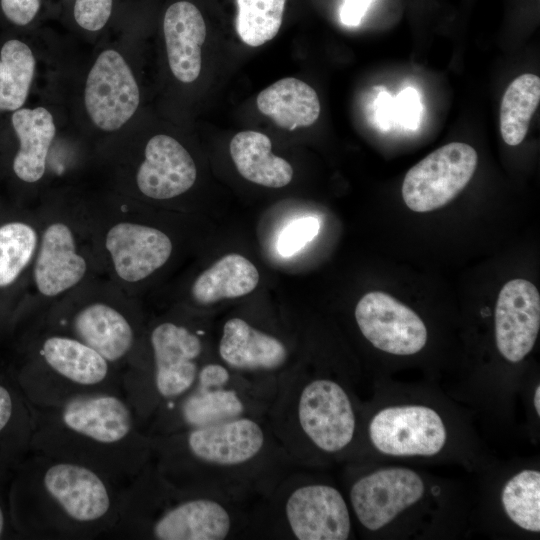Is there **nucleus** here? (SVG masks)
I'll return each instance as SVG.
<instances>
[{
	"mask_svg": "<svg viewBox=\"0 0 540 540\" xmlns=\"http://www.w3.org/2000/svg\"><path fill=\"white\" fill-rule=\"evenodd\" d=\"M540 102V78L531 73L516 77L504 92L500 107V132L504 142L519 145L528 132Z\"/></svg>",
	"mask_w": 540,
	"mask_h": 540,
	"instance_id": "nucleus-26",
	"label": "nucleus"
},
{
	"mask_svg": "<svg viewBox=\"0 0 540 540\" xmlns=\"http://www.w3.org/2000/svg\"><path fill=\"white\" fill-rule=\"evenodd\" d=\"M5 527H6L5 511H4L3 507H2V505L0 504V538L4 534Z\"/></svg>",
	"mask_w": 540,
	"mask_h": 540,
	"instance_id": "nucleus-39",
	"label": "nucleus"
},
{
	"mask_svg": "<svg viewBox=\"0 0 540 540\" xmlns=\"http://www.w3.org/2000/svg\"><path fill=\"white\" fill-rule=\"evenodd\" d=\"M151 462L170 484L240 502L270 496L293 462L264 416L151 437Z\"/></svg>",
	"mask_w": 540,
	"mask_h": 540,
	"instance_id": "nucleus-1",
	"label": "nucleus"
},
{
	"mask_svg": "<svg viewBox=\"0 0 540 540\" xmlns=\"http://www.w3.org/2000/svg\"><path fill=\"white\" fill-rule=\"evenodd\" d=\"M196 177V165L188 151L176 139L158 134L145 147L136 183L145 196L164 200L188 191Z\"/></svg>",
	"mask_w": 540,
	"mask_h": 540,
	"instance_id": "nucleus-19",
	"label": "nucleus"
},
{
	"mask_svg": "<svg viewBox=\"0 0 540 540\" xmlns=\"http://www.w3.org/2000/svg\"><path fill=\"white\" fill-rule=\"evenodd\" d=\"M533 406L537 416L540 415V385H537L533 394Z\"/></svg>",
	"mask_w": 540,
	"mask_h": 540,
	"instance_id": "nucleus-38",
	"label": "nucleus"
},
{
	"mask_svg": "<svg viewBox=\"0 0 540 540\" xmlns=\"http://www.w3.org/2000/svg\"><path fill=\"white\" fill-rule=\"evenodd\" d=\"M11 120L19 139L13 171L24 182H37L45 173L48 152L56 133L53 116L44 107L20 108Z\"/></svg>",
	"mask_w": 540,
	"mask_h": 540,
	"instance_id": "nucleus-22",
	"label": "nucleus"
},
{
	"mask_svg": "<svg viewBox=\"0 0 540 540\" xmlns=\"http://www.w3.org/2000/svg\"><path fill=\"white\" fill-rule=\"evenodd\" d=\"M33 411L32 452L85 466L120 490L151 461V437L123 395H87Z\"/></svg>",
	"mask_w": 540,
	"mask_h": 540,
	"instance_id": "nucleus-2",
	"label": "nucleus"
},
{
	"mask_svg": "<svg viewBox=\"0 0 540 540\" xmlns=\"http://www.w3.org/2000/svg\"><path fill=\"white\" fill-rule=\"evenodd\" d=\"M148 341L151 364L138 413L145 430L159 408L177 400L192 387L202 366L203 353L200 336L173 321L156 324Z\"/></svg>",
	"mask_w": 540,
	"mask_h": 540,
	"instance_id": "nucleus-8",
	"label": "nucleus"
},
{
	"mask_svg": "<svg viewBox=\"0 0 540 540\" xmlns=\"http://www.w3.org/2000/svg\"><path fill=\"white\" fill-rule=\"evenodd\" d=\"M140 92L125 59L115 50L103 51L88 74L84 103L92 122L104 131L121 128L136 112Z\"/></svg>",
	"mask_w": 540,
	"mask_h": 540,
	"instance_id": "nucleus-15",
	"label": "nucleus"
},
{
	"mask_svg": "<svg viewBox=\"0 0 540 540\" xmlns=\"http://www.w3.org/2000/svg\"><path fill=\"white\" fill-rule=\"evenodd\" d=\"M163 31L173 75L183 83L195 81L201 71V47L206 38L201 12L190 2H175L165 12Z\"/></svg>",
	"mask_w": 540,
	"mask_h": 540,
	"instance_id": "nucleus-21",
	"label": "nucleus"
},
{
	"mask_svg": "<svg viewBox=\"0 0 540 540\" xmlns=\"http://www.w3.org/2000/svg\"><path fill=\"white\" fill-rule=\"evenodd\" d=\"M477 163V152L468 144L436 149L406 173L401 189L406 206L419 213L445 206L469 183Z\"/></svg>",
	"mask_w": 540,
	"mask_h": 540,
	"instance_id": "nucleus-13",
	"label": "nucleus"
},
{
	"mask_svg": "<svg viewBox=\"0 0 540 540\" xmlns=\"http://www.w3.org/2000/svg\"><path fill=\"white\" fill-rule=\"evenodd\" d=\"M41 0H1V8L12 23L25 26L37 15Z\"/></svg>",
	"mask_w": 540,
	"mask_h": 540,
	"instance_id": "nucleus-34",
	"label": "nucleus"
},
{
	"mask_svg": "<svg viewBox=\"0 0 540 540\" xmlns=\"http://www.w3.org/2000/svg\"><path fill=\"white\" fill-rule=\"evenodd\" d=\"M53 331L80 340L106 359L121 375L125 397L137 389L142 377L135 357L137 332L123 311L104 302L87 303L59 320Z\"/></svg>",
	"mask_w": 540,
	"mask_h": 540,
	"instance_id": "nucleus-10",
	"label": "nucleus"
},
{
	"mask_svg": "<svg viewBox=\"0 0 540 540\" xmlns=\"http://www.w3.org/2000/svg\"><path fill=\"white\" fill-rule=\"evenodd\" d=\"M25 386L35 408L57 407L95 394L125 397L123 379L106 359L80 340L54 331L40 340Z\"/></svg>",
	"mask_w": 540,
	"mask_h": 540,
	"instance_id": "nucleus-7",
	"label": "nucleus"
},
{
	"mask_svg": "<svg viewBox=\"0 0 540 540\" xmlns=\"http://www.w3.org/2000/svg\"><path fill=\"white\" fill-rule=\"evenodd\" d=\"M113 0H75L73 14L77 24L88 31H98L108 22Z\"/></svg>",
	"mask_w": 540,
	"mask_h": 540,
	"instance_id": "nucleus-32",
	"label": "nucleus"
},
{
	"mask_svg": "<svg viewBox=\"0 0 540 540\" xmlns=\"http://www.w3.org/2000/svg\"><path fill=\"white\" fill-rule=\"evenodd\" d=\"M230 155L238 172L250 182L281 188L292 180V166L272 153L271 140L261 132L237 133L230 142Z\"/></svg>",
	"mask_w": 540,
	"mask_h": 540,
	"instance_id": "nucleus-24",
	"label": "nucleus"
},
{
	"mask_svg": "<svg viewBox=\"0 0 540 540\" xmlns=\"http://www.w3.org/2000/svg\"><path fill=\"white\" fill-rule=\"evenodd\" d=\"M396 112L401 124L410 129L419 125L421 104L413 88L404 89L396 98Z\"/></svg>",
	"mask_w": 540,
	"mask_h": 540,
	"instance_id": "nucleus-33",
	"label": "nucleus"
},
{
	"mask_svg": "<svg viewBox=\"0 0 540 540\" xmlns=\"http://www.w3.org/2000/svg\"><path fill=\"white\" fill-rule=\"evenodd\" d=\"M268 415L292 462L341 455L358 432L357 410L350 393L328 377L278 382Z\"/></svg>",
	"mask_w": 540,
	"mask_h": 540,
	"instance_id": "nucleus-5",
	"label": "nucleus"
},
{
	"mask_svg": "<svg viewBox=\"0 0 540 540\" xmlns=\"http://www.w3.org/2000/svg\"><path fill=\"white\" fill-rule=\"evenodd\" d=\"M496 346L510 363L533 349L540 329V295L530 281L516 278L501 288L494 313Z\"/></svg>",
	"mask_w": 540,
	"mask_h": 540,
	"instance_id": "nucleus-16",
	"label": "nucleus"
},
{
	"mask_svg": "<svg viewBox=\"0 0 540 540\" xmlns=\"http://www.w3.org/2000/svg\"><path fill=\"white\" fill-rule=\"evenodd\" d=\"M377 102V121L383 129H388L391 125L392 102L387 92H382L378 97Z\"/></svg>",
	"mask_w": 540,
	"mask_h": 540,
	"instance_id": "nucleus-37",
	"label": "nucleus"
},
{
	"mask_svg": "<svg viewBox=\"0 0 540 540\" xmlns=\"http://www.w3.org/2000/svg\"><path fill=\"white\" fill-rule=\"evenodd\" d=\"M38 247L36 230L23 221L0 225V288L12 285L33 259Z\"/></svg>",
	"mask_w": 540,
	"mask_h": 540,
	"instance_id": "nucleus-29",
	"label": "nucleus"
},
{
	"mask_svg": "<svg viewBox=\"0 0 540 540\" xmlns=\"http://www.w3.org/2000/svg\"><path fill=\"white\" fill-rule=\"evenodd\" d=\"M18 411L13 391L0 382V436L13 426Z\"/></svg>",
	"mask_w": 540,
	"mask_h": 540,
	"instance_id": "nucleus-35",
	"label": "nucleus"
},
{
	"mask_svg": "<svg viewBox=\"0 0 540 540\" xmlns=\"http://www.w3.org/2000/svg\"><path fill=\"white\" fill-rule=\"evenodd\" d=\"M24 472L25 531L40 539L109 538L121 490L97 472L32 452Z\"/></svg>",
	"mask_w": 540,
	"mask_h": 540,
	"instance_id": "nucleus-3",
	"label": "nucleus"
},
{
	"mask_svg": "<svg viewBox=\"0 0 540 540\" xmlns=\"http://www.w3.org/2000/svg\"><path fill=\"white\" fill-rule=\"evenodd\" d=\"M500 501L507 518L518 528L540 532V472L523 469L503 485Z\"/></svg>",
	"mask_w": 540,
	"mask_h": 540,
	"instance_id": "nucleus-28",
	"label": "nucleus"
},
{
	"mask_svg": "<svg viewBox=\"0 0 540 540\" xmlns=\"http://www.w3.org/2000/svg\"><path fill=\"white\" fill-rule=\"evenodd\" d=\"M319 229L320 222L315 217H303L292 221L279 235L278 252L284 257L296 254L316 237Z\"/></svg>",
	"mask_w": 540,
	"mask_h": 540,
	"instance_id": "nucleus-31",
	"label": "nucleus"
},
{
	"mask_svg": "<svg viewBox=\"0 0 540 540\" xmlns=\"http://www.w3.org/2000/svg\"><path fill=\"white\" fill-rule=\"evenodd\" d=\"M254 264L239 254H227L203 271L191 287V295L200 305L245 296L259 283Z\"/></svg>",
	"mask_w": 540,
	"mask_h": 540,
	"instance_id": "nucleus-25",
	"label": "nucleus"
},
{
	"mask_svg": "<svg viewBox=\"0 0 540 540\" xmlns=\"http://www.w3.org/2000/svg\"><path fill=\"white\" fill-rule=\"evenodd\" d=\"M277 385L252 380L223 363L206 362L184 395L153 414L146 432L159 437L244 416H265Z\"/></svg>",
	"mask_w": 540,
	"mask_h": 540,
	"instance_id": "nucleus-6",
	"label": "nucleus"
},
{
	"mask_svg": "<svg viewBox=\"0 0 540 540\" xmlns=\"http://www.w3.org/2000/svg\"><path fill=\"white\" fill-rule=\"evenodd\" d=\"M218 353L223 364L244 376L274 374L289 358L288 349L279 338L242 318L224 323Z\"/></svg>",
	"mask_w": 540,
	"mask_h": 540,
	"instance_id": "nucleus-18",
	"label": "nucleus"
},
{
	"mask_svg": "<svg viewBox=\"0 0 540 540\" xmlns=\"http://www.w3.org/2000/svg\"><path fill=\"white\" fill-rule=\"evenodd\" d=\"M367 437L380 454L392 457H432L449 441L448 425L432 406L393 404L378 409L368 420Z\"/></svg>",
	"mask_w": 540,
	"mask_h": 540,
	"instance_id": "nucleus-11",
	"label": "nucleus"
},
{
	"mask_svg": "<svg viewBox=\"0 0 540 540\" xmlns=\"http://www.w3.org/2000/svg\"><path fill=\"white\" fill-rule=\"evenodd\" d=\"M256 104L278 127L289 131L312 125L320 115L315 90L293 77L283 78L262 90Z\"/></svg>",
	"mask_w": 540,
	"mask_h": 540,
	"instance_id": "nucleus-23",
	"label": "nucleus"
},
{
	"mask_svg": "<svg viewBox=\"0 0 540 540\" xmlns=\"http://www.w3.org/2000/svg\"><path fill=\"white\" fill-rule=\"evenodd\" d=\"M375 0H343L340 7V20L345 26L360 25Z\"/></svg>",
	"mask_w": 540,
	"mask_h": 540,
	"instance_id": "nucleus-36",
	"label": "nucleus"
},
{
	"mask_svg": "<svg viewBox=\"0 0 540 540\" xmlns=\"http://www.w3.org/2000/svg\"><path fill=\"white\" fill-rule=\"evenodd\" d=\"M355 320L362 335L376 349L397 356L420 352L427 343L423 320L391 295L366 293L355 307Z\"/></svg>",
	"mask_w": 540,
	"mask_h": 540,
	"instance_id": "nucleus-14",
	"label": "nucleus"
},
{
	"mask_svg": "<svg viewBox=\"0 0 540 540\" xmlns=\"http://www.w3.org/2000/svg\"><path fill=\"white\" fill-rule=\"evenodd\" d=\"M286 0H236V31L251 47L272 40L278 33Z\"/></svg>",
	"mask_w": 540,
	"mask_h": 540,
	"instance_id": "nucleus-30",
	"label": "nucleus"
},
{
	"mask_svg": "<svg viewBox=\"0 0 540 540\" xmlns=\"http://www.w3.org/2000/svg\"><path fill=\"white\" fill-rule=\"evenodd\" d=\"M283 479L275 496L276 524L282 534L298 540H346L352 533L349 503L335 486Z\"/></svg>",
	"mask_w": 540,
	"mask_h": 540,
	"instance_id": "nucleus-9",
	"label": "nucleus"
},
{
	"mask_svg": "<svg viewBox=\"0 0 540 540\" xmlns=\"http://www.w3.org/2000/svg\"><path fill=\"white\" fill-rule=\"evenodd\" d=\"M38 247L33 278L40 294L56 297L83 279L87 270L86 260L77 251L74 233L67 224H49Z\"/></svg>",
	"mask_w": 540,
	"mask_h": 540,
	"instance_id": "nucleus-20",
	"label": "nucleus"
},
{
	"mask_svg": "<svg viewBox=\"0 0 540 540\" xmlns=\"http://www.w3.org/2000/svg\"><path fill=\"white\" fill-rule=\"evenodd\" d=\"M239 502L178 488L150 461L120 492L119 513L109 538L224 540L252 526Z\"/></svg>",
	"mask_w": 540,
	"mask_h": 540,
	"instance_id": "nucleus-4",
	"label": "nucleus"
},
{
	"mask_svg": "<svg viewBox=\"0 0 540 540\" xmlns=\"http://www.w3.org/2000/svg\"><path fill=\"white\" fill-rule=\"evenodd\" d=\"M105 247L117 276L128 283L149 277L168 261L173 250L170 238L161 230L126 221L108 230Z\"/></svg>",
	"mask_w": 540,
	"mask_h": 540,
	"instance_id": "nucleus-17",
	"label": "nucleus"
},
{
	"mask_svg": "<svg viewBox=\"0 0 540 540\" xmlns=\"http://www.w3.org/2000/svg\"><path fill=\"white\" fill-rule=\"evenodd\" d=\"M426 494V482L418 472L388 466L357 477L349 488L348 501L360 526L377 532L415 508Z\"/></svg>",
	"mask_w": 540,
	"mask_h": 540,
	"instance_id": "nucleus-12",
	"label": "nucleus"
},
{
	"mask_svg": "<svg viewBox=\"0 0 540 540\" xmlns=\"http://www.w3.org/2000/svg\"><path fill=\"white\" fill-rule=\"evenodd\" d=\"M35 72V58L27 44L12 39L0 53V110L16 111L25 103Z\"/></svg>",
	"mask_w": 540,
	"mask_h": 540,
	"instance_id": "nucleus-27",
	"label": "nucleus"
}]
</instances>
